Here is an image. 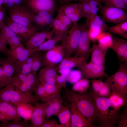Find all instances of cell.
<instances>
[{"label":"cell","instance_id":"obj_1","mask_svg":"<svg viewBox=\"0 0 127 127\" xmlns=\"http://www.w3.org/2000/svg\"><path fill=\"white\" fill-rule=\"evenodd\" d=\"M64 103H73L78 110L93 124L98 122L99 111L91 95L81 93L67 87L62 91Z\"/></svg>","mask_w":127,"mask_h":127},{"label":"cell","instance_id":"obj_2","mask_svg":"<svg viewBox=\"0 0 127 127\" xmlns=\"http://www.w3.org/2000/svg\"><path fill=\"white\" fill-rule=\"evenodd\" d=\"M105 82L111 91L117 93L127 99V63H119L118 70L109 76Z\"/></svg>","mask_w":127,"mask_h":127},{"label":"cell","instance_id":"obj_3","mask_svg":"<svg viewBox=\"0 0 127 127\" xmlns=\"http://www.w3.org/2000/svg\"><path fill=\"white\" fill-rule=\"evenodd\" d=\"M71 29L65 33L61 41V45L68 57L74 54L77 48L81 35L83 25L81 23H73Z\"/></svg>","mask_w":127,"mask_h":127},{"label":"cell","instance_id":"obj_4","mask_svg":"<svg viewBox=\"0 0 127 127\" xmlns=\"http://www.w3.org/2000/svg\"><path fill=\"white\" fill-rule=\"evenodd\" d=\"M0 101L11 103L21 102L35 103L38 101L35 96L16 89L11 84L0 89Z\"/></svg>","mask_w":127,"mask_h":127},{"label":"cell","instance_id":"obj_5","mask_svg":"<svg viewBox=\"0 0 127 127\" xmlns=\"http://www.w3.org/2000/svg\"><path fill=\"white\" fill-rule=\"evenodd\" d=\"M12 20L29 27L33 26L32 21L33 14L23 3L6 10Z\"/></svg>","mask_w":127,"mask_h":127},{"label":"cell","instance_id":"obj_6","mask_svg":"<svg viewBox=\"0 0 127 127\" xmlns=\"http://www.w3.org/2000/svg\"><path fill=\"white\" fill-rule=\"evenodd\" d=\"M103 19L116 24L127 20V14L122 9L111 5L101 4L100 8Z\"/></svg>","mask_w":127,"mask_h":127},{"label":"cell","instance_id":"obj_7","mask_svg":"<svg viewBox=\"0 0 127 127\" xmlns=\"http://www.w3.org/2000/svg\"><path fill=\"white\" fill-rule=\"evenodd\" d=\"M55 13L42 11L34 14L32 21V26L37 31H49L52 28Z\"/></svg>","mask_w":127,"mask_h":127},{"label":"cell","instance_id":"obj_8","mask_svg":"<svg viewBox=\"0 0 127 127\" xmlns=\"http://www.w3.org/2000/svg\"><path fill=\"white\" fill-rule=\"evenodd\" d=\"M4 20V22L20 37L22 44L27 42L37 32L36 28L33 26L28 27L12 20L6 14V11Z\"/></svg>","mask_w":127,"mask_h":127},{"label":"cell","instance_id":"obj_9","mask_svg":"<svg viewBox=\"0 0 127 127\" xmlns=\"http://www.w3.org/2000/svg\"><path fill=\"white\" fill-rule=\"evenodd\" d=\"M23 4L34 14L42 11L57 12L56 0H24Z\"/></svg>","mask_w":127,"mask_h":127},{"label":"cell","instance_id":"obj_10","mask_svg":"<svg viewBox=\"0 0 127 127\" xmlns=\"http://www.w3.org/2000/svg\"><path fill=\"white\" fill-rule=\"evenodd\" d=\"M81 73L84 78L93 79L106 75L105 66L98 65L87 61H83L76 67Z\"/></svg>","mask_w":127,"mask_h":127},{"label":"cell","instance_id":"obj_11","mask_svg":"<svg viewBox=\"0 0 127 127\" xmlns=\"http://www.w3.org/2000/svg\"><path fill=\"white\" fill-rule=\"evenodd\" d=\"M65 56V52L61 45H56L46 52L41 67L43 68L56 65L60 63Z\"/></svg>","mask_w":127,"mask_h":127},{"label":"cell","instance_id":"obj_12","mask_svg":"<svg viewBox=\"0 0 127 127\" xmlns=\"http://www.w3.org/2000/svg\"><path fill=\"white\" fill-rule=\"evenodd\" d=\"M32 52L21 43L12 49H8L3 53L13 63H18L25 61Z\"/></svg>","mask_w":127,"mask_h":127},{"label":"cell","instance_id":"obj_13","mask_svg":"<svg viewBox=\"0 0 127 127\" xmlns=\"http://www.w3.org/2000/svg\"><path fill=\"white\" fill-rule=\"evenodd\" d=\"M91 94L99 111L98 117V122L117 112L109 110L110 108H111V104L108 98L99 96L93 91Z\"/></svg>","mask_w":127,"mask_h":127},{"label":"cell","instance_id":"obj_14","mask_svg":"<svg viewBox=\"0 0 127 127\" xmlns=\"http://www.w3.org/2000/svg\"><path fill=\"white\" fill-rule=\"evenodd\" d=\"M59 8L69 17L72 23H77L82 17H84L81 2L67 3L59 5Z\"/></svg>","mask_w":127,"mask_h":127},{"label":"cell","instance_id":"obj_15","mask_svg":"<svg viewBox=\"0 0 127 127\" xmlns=\"http://www.w3.org/2000/svg\"><path fill=\"white\" fill-rule=\"evenodd\" d=\"M64 104L68 106L71 111L72 127H96L78 110L73 103Z\"/></svg>","mask_w":127,"mask_h":127},{"label":"cell","instance_id":"obj_16","mask_svg":"<svg viewBox=\"0 0 127 127\" xmlns=\"http://www.w3.org/2000/svg\"><path fill=\"white\" fill-rule=\"evenodd\" d=\"M83 27L77 49L74 54L75 56L82 57L89 55L91 52L90 40L88 35L89 29L85 22Z\"/></svg>","mask_w":127,"mask_h":127},{"label":"cell","instance_id":"obj_17","mask_svg":"<svg viewBox=\"0 0 127 127\" xmlns=\"http://www.w3.org/2000/svg\"><path fill=\"white\" fill-rule=\"evenodd\" d=\"M47 105L45 120L49 119L52 116H56L63 105L64 100L60 92L52 96L46 102Z\"/></svg>","mask_w":127,"mask_h":127},{"label":"cell","instance_id":"obj_18","mask_svg":"<svg viewBox=\"0 0 127 127\" xmlns=\"http://www.w3.org/2000/svg\"><path fill=\"white\" fill-rule=\"evenodd\" d=\"M0 112L3 119L8 121L21 122V118L17 113L16 109L11 103L0 101Z\"/></svg>","mask_w":127,"mask_h":127},{"label":"cell","instance_id":"obj_19","mask_svg":"<svg viewBox=\"0 0 127 127\" xmlns=\"http://www.w3.org/2000/svg\"><path fill=\"white\" fill-rule=\"evenodd\" d=\"M47 105L46 102L35 103L30 127H40L45 120Z\"/></svg>","mask_w":127,"mask_h":127},{"label":"cell","instance_id":"obj_20","mask_svg":"<svg viewBox=\"0 0 127 127\" xmlns=\"http://www.w3.org/2000/svg\"><path fill=\"white\" fill-rule=\"evenodd\" d=\"M110 48L117 56L119 63H127V42L116 36L112 37V42Z\"/></svg>","mask_w":127,"mask_h":127},{"label":"cell","instance_id":"obj_21","mask_svg":"<svg viewBox=\"0 0 127 127\" xmlns=\"http://www.w3.org/2000/svg\"><path fill=\"white\" fill-rule=\"evenodd\" d=\"M54 35L51 30L48 31H37L26 42L22 44L29 50L37 48Z\"/></svg>","mask_w":127,"mask_h":127},{"label":"cell","instance_id":"obj_22","mask_svg":"<svg viewBox=\"0 0 127 127\" xmlns=\"http://www.w3.org/2000/svg\"><path fill=\"white\" fill-rule=\"evenodd\" d=\"M0 33L7 44L9 45L11 49L22 43L20 37L4 22L0 29Z\"/></svg>","mask_w":127,"mask_h":127},{"label":"cell","instance_id":"obj_23","mask_svg":"<svg viewBox=\"0 0 127 127\" xmlns=\"http://www.w3.org/2000/svg\"><path fill=\"white\" fill-rule=\"evenodd\" d=\"M40 83L37 72H32L27 75L26 80L22 85L16 90L27 94H32L34 92L36 87Z\"/></svg>","mask_w":127,"mask_h":127},{"label":"cell","instance_id":"obj_24","mask_svg":"<svg viewBox=\"0 0 127 127\" xmlns=\"http://www.w3.org/2000/svg\"><path fill=\"white\" fill-rule=\"evenodd\" d=\"M107 50L99 44H93L91 48V58L90 62L98 65L105 66Z\"/></svg>","mask_w":127,"mask_h":127},{"label":"cell","instance_id":"obj_25","mask_svg":"<svg viewBox=\"0 0 127 127\" xmlns=\"http://www.w3.org/2000/svg\"><path fill=\"white\" fill-rule=\"evenodd\" d=\"M12 103L21 118L31 121L34 107L31 103L18 102Z\"/></svg>","mask_w":127,"mask_h":127},{"label":"cell","instance_id":"obj_26","mask_svg":"<svg viewBox=\"0 0 127 127\" xmlns=\"http://www.w3.org/2000/svg\"><path fill=\"white\" fill-rule=\"evenodd\" d=\"M89 56V55H87L78 57L74 56L68 57L65 56L58 66V69L62 68L71 69L74 67H76L82 62L87 61Z\"/></svg>","mask_w":127,"mask_h":127},{"label":"cell","instance_id":"obj_27","mask_svg":"<svg viewBox=\"0 0 127 127\" xmlns=\"http://www.w3.org/2000/svg\"><path fill=\"white\" fill-rule=\"evenodd\" d=\"M105 22L97 14L87 19L85 23L89 29H99L104 32L108 26Z\"/></svg>","mask_w":127,"mask_h":127},{"label":"cell","instance_id":"obj_28","mask_svg":"<svg viewBox=\"0 0 127 127\" xmlns=\"http://www.w3.org/2000/svg\"><path fill=\"white\" fill-rule=\"evenodd\" d=\"M0 64L9 84L15 73V63L6 57L0 58Z\"/></svg>","mask_w":127,"mask_h":127},{"label":"cell","instance_id":"obj_29","mask_svg":"<svg viewBox=\"0 0 127 127\" xmlns=\"http://www.w3.org/2000/svg\"><path fill=\"white\" fill-rule=\"evenodd\" d=\"M65 33L55 36L54 37L48 40L38 47L32 50V52H46L55 46L57 43L62 41L64 37Z\"/></svg>","mask_w":127,"mask_h":127},{"label":"cell","instance_id":"obj_30","mask_svg":"<svg viewBox=\"0 0 127 127\" xmlns=\"http://www.w3.org/2000/svg\"><path fill=\"white\" fill-rule=\"evenodd\" d=\"M107 98L111 102V108L115 111H119L122 107L127 104V99L117 93L111 91Z\"/></svg>","mask_w":127,"mask_h":127},{"label":"cell","instance_id":"obj_31","mask_svg":"<svg viewBox=\"0 0 127 127\" xmlns=\"http://www.w3.org/2000/svg\"><path fill=\"white\" fill-rule=\"evenodd\" d=\"M56 65H53L43 67L40 71L38 77L40 83L43 82L47 79L52 77H56L58 75L57 71L58 70Z\"/></svg>","mask_w":127,"mask_h":127},{"label":"cell","instance_id":"obj_32","mask_svg":"<svg viewBox=\"0 0 127 127\" xmlns=\"http://www.w3.org/2000/svg\"><path fill=\"white\" fill-rule=\"evenodd\" d=\"M56 116L61 124L64 125L66 127H72L71 111L67 105H63Z\"/></svg>","mask_w":127,"mask_h":127},{"label":"cell","instance_id":"obj_33","mask_svg":"<svg viewBox=\"0 0 127 127\" xmlns=\"http://www.w3.org/2000/svg\"><path fill=\"white\" fill-rule=\"evenodd\" d=\"M106 30L117 34L125 39H127V20L116 25L107 26Z\"/></svg>","mask_w":127,"mask_h":127},{"label":"cell","instance_id":"obj_34","mask_svg":"<svg viewBox=\"0 0 127 127\" xmlns=\"http://www.w3.org/2000/svg\"><path fill=\"white\" fill-rule=\"evenodd\" d=\"M90 82L87 79L83 78L81 79L74 83L71 90L78 92L84 93L89 87Z\"/></svg>","mask_w":127,"mask_h":127},{"label":"cell","instance_id":"obj_35","mask_svg":"<svg viewBox=\"0 0 127 127\" xmlns=\"http://www.w3.org/2000/svg\"><path fill=\"white\" fill-rule=\"evenodd\" d=\"M97 40L99 45L103 48L108 49L110 48L111 45L112 36L110 34L103 32L99 35Z\"/></svg>","mask_w":127,"mask_h":127},{"label":"cell","instance_id":"obj_36","mask_svg":"<svg viewBox=\"0 0 127 127\" xmlns=\"http://www.w3.org/2000/svg\"><path fill=\"white\" fill-rule=\"evenodd\" d=\"M34 92L36 99L38 101L40 100L42 102H46L52 96L49 95L48 94L43 84L41 83L36 87Z\"/></svg>","mask_w":127,"mask_h":127},{"label":"cell","instance_id":"obj_37","mask_svg":"<svg viewBox=\"0 0 127 127\" xmlns=\"http://www.w3.org/2000/svg\"><path fill=\"white\" fill-rule=\"evenodd\" d=\"M52 31L55 36L65 33L69 28L59 20L55 17L53 20Z\"/></svg>","mask_w":127,"mask_h":127},{"label":"cell","instance_id":"obj_38","mask_svg":"<svg viewBox=\"0 0 127 127\" xmlns=\"http://www.w3.org/2000/svg\"><path fill=\"white\" fill-rule=\"evenodd\" d=\"M33 64L25 61L15 63V73L19 72L27 75L32 72Z\"/></svg>","mask_w":127,"mask_h":127},{"label":"cell","instance_id":"obj_39","mask_svg":"<svg viewBox=\"0 0 127 127\" xmlns=\"http://www.w3.org/2000/svg\"><path fill=\"white\" fill-rule=\"evenodd\" d=\"M27 76L19 72L15 73L12 77L9 84L12 85L16 89H18L24 82Z\"/></svg>","mask_w":127,"mask_h":127},{"label":"cell","instance_id":"obj_40","mask_svg":"<svg viewBox=\"0 0 127 127\" xmlns=\"http://www.w3.org/2000/svg\"><path fill=\"white\" fill-rule=\"evenodd\" d=\"M0 127H30L28 120H24L21 122L8 121L2 119L0 121Z\"/></svg>","mask_w":127,"mask_h":127},{"label":"cell","instance_id":"obj_41","mask_svg":"<svg viewBox=\"0 0 127 127\" xmlns=\"http://www.w3.org/2000/svg\"><path fill=\"white\" fill-rule=\"evenodd\" d=\"M101 3L121 9L124 12L127 9V6L124 0H101Z\"/></svg>","mask_w":127,"mask_h":127},{"label":"cell","instance_id":"obj_42","mask_svg":"<svg viewBox=\"0 0 127 127\" xmlns=\"http://www.w3.org/2000/svg\"><path fill=\"white\" fill-rule=\"evenodd\" d=\"M56 17L69 28L72 26V22L69 17L58 7Z\"/></svg>","mask_w":127,"mask_h":127},{"label":"cell","instance_id":"obj_43","mask_svg":"<svg viewBox=\"0 0 127 127\" xmlns=\"http://www.w3.org/2000/svg\"><path fill=\"white\" fill-rule=\"evenodd\" d=\"M36 56L33 64L32 72H37L41 67V64L46 52L37 51Z\"/></svg>","mask_w":127,"mask_h":127},{"label":"cell","instance_id":"obj_44","mask_svg":"<svg viewBox=\"0 0 127 127\" xmlns=\"http://www.w3.org/2000/svg\"><path fill=\"white\" fill-rule=\"evenodd\" d=\"M44 85L46 91L50 96L56 95L62 90V88L56 84H50L45 83H41Z\"/></svg>","mask_w":127,"mask_h":127},{"label":"cell","instance_id":"obj_45","mask_svg":"<svg viewBox=\"0 0 127 127\" xmlns=\"http://www.w3.org/2000/svg\"><path fill=\"white\" fill-rule=\"evenodd\" d=\"M82 76L79 70H71L68 75L67 81L71 83H74L81 79Z\"/></svg>","mask_w":127,"mask_h":127},{"label":"cell","instance_id":"obj_46","mask_svg":"<svg viewBox=\"0 0 127 127\" xmlns=\"http://www.w3.org/2000/svg\"><path fill=\"white\" fill-rule=\"evenodd\" d=\"M24 0H4L3 6L6 10L23 4Z\"/></svg>","mask_w":127,"mask_h":127},{"label":"cell","instance_id":"obj_47","mask_svg":"<svg viewBox=\"0 0 127 127\" xmlns=\"http://www.w3.org/2000/svg\"><path fill=\"white\" fill-rule=\"evenodd\" d=\"M67 77V76L62 75H58L56 77L55 84L62 88L65 89L67 87L66 83Z\"/></svg>","mask_w":127,"mask_h":127},{"label":"cell","instance_id":"obj_48","mask_svg":"<svg viewBox=\"0 0 127 127\" xmlns=\"http://www.w3.org/2000/svg\"><path fill=\"white\" fill-rule=\"evenodd\" d=\"M111 92V90L109 85L105 82L104 85L101 88L98 93L96 94L100 97H107Z\"/></svg>","mask_w":127,"mask_h":127},{"label":"cell","instance_id":"obj_49","mask_svg":"<svg viewBox=\"0 0 127 127\" xmlns=\"http://www.w3.org/2000/svg\"><path fill=\"white\" fill-rule=\"evenodd\" d=\"M117 127H127V109L124 110L122 114L118 123Z\"/></svg>","mask_w":127,"mask_h":127},{"label":"cell","instance_id":"obj_50","mask_svg":"<svg viewBox=\"0 0 127 127\" xmlns=\"http://www.w3.org/2000/svg\"><path fill=\"white\" fill-rule=\"evenodd\" d=\"M80 2L82 4L84 17L87 19H88L91 15V8L87 2L85 0H83Z\"/></svg>","mask_w":127,"mask_h":127},{"label":"cell","instance_id":"obj_51","mask_svg":"<svg viewBox=\"0 0 127 127\" xmlns=\"http://www.w3.org/2000/svg\"><path fill=\"white\" fill-rule=\"evenodd\" d=\"M103 31L99 29H89L88 35L90 40L93 42L97 40L99 35Z\"/></svg>","mask_w":127,"mask_h":127},{"label":"cell","instance_id":"obj_52","mask_svg":"<svg viewBox=\"0 0 127 127\" xmlns=\"http://www.w3.org/2000/svg\"><path fill=\"white\" fill-rule=\"evenodd\" d=\"M9 84L3 68L0 64V89Z\"/></svg>","mask_w":127,"mask_h":127},{"label":"cell","instance_id":"obj_53","mask_svg":"<svg viewBox=\"0 0 127 127\" xmlns=\"http://www.w3.org/2000/svg\"><path fill=\"white\" fill-rule=\"evenodd\" d=\"M59 124L55 119L45 120L40 127H57Z\"/></svg>","mask_w":127,"mask_h":127},{"label":"cell","instance_id":"obj_54","mask_svg":"<svg viewBox=\"0 0 127 127\" xmlns=\"http://www.w3.org/2000/svg\"><path fill=\"white\" fill-rule=\"evenodd\" d=\"M6 41L2 37L0 33V53H3L8 49Z\"/></svg>","mask_w":127,"mask_h":127},{"label":"cell","instance_id":"obj_55","mask_svg":"<svg viewBox=\"0 0 127 127\" xmlns=\"http://www.w3.org/2000/svg\"><path fill=\"white\" fill-rule=\"evenodd\" d=\"M90 81L91 83L93 91L97 94L99 92L101 88L98 83V80L92 79Z\"/></svg>","mask_w":127,"mask_h":127},{"label":"cell","instance_id":"obj_56","mask_svg":"<svg viewBox=\"0 0 127 127\" xmlns=\"http://www.w3.org/2000/svg\"><path fill=\"white\" fill-rule=\"evenodd\" d=\"M71 70V68H62L58 69V71L61 75L68 77Z\"/></svg>","mask_w":127,"mask_h":127},{"label":"cell","instance_id":"obj_57","mask_svg":"<svg viewBox=\"0 0 127 127\" xmlns=\"http://www.w3.org/2000/svg\"><path fill=\"white\" fill-rule=\"evenodd\" d=\"M6 11V9L3 8L0 10V29L2 27L4 23V19Z\"/></svg>","mask_w":127,"mask_h":127},{"label":"cell","instance_id":"obj_58","mask_svg":"<svg viewBox=\"0 0 127 127\" xmlns=\"http://www.w3.org/2000/svg\"><path fill=\"white\" fill-rule=\"evenodd\" d=\"M83 0H56V1L59 6L74 1H78L80 2Z\"/></svg>","mask_w":127,"mask_h":127},{"label":"cell","instance_id":"obj_59","mask_svg":"<svg viewBox=\"0 0 127 127\" xmlns=\"http://www.w3.org/2000/svg\"><path fill=\"white\" fill-rule=\"evenodd\" d=\"M98 82L101 88L104 85L105 82H103L102 80H98Z\"/></svg>","mask_w":127,"mask_h":127},{"label":"cell","instance_id":"obj_60","mask_svg":"<svg viewBox=\"0 0 127 127\" xmlns=\"http://www.w3.org/2000/svg\"><path fill=\"white\" fill-rule=\"evenodd\" d=\"M4 0H0V10L2 9L3 8V4Z\"/></svg>","mask_w":127,"mask_h":127},{"label":"cell","instance_id":"obj_61","mask_svg":"<svg viewBox=\"0 0 127 127\" xmlns=\"http://www.w3.org/2000/svg\"><path fill=\"white\" fill-rule=\"evenodd\" d=\"M3 118L2 114L0 112V121Z\"/></svg>","mask_w":127,"mask_h":127},{"label":"cell","instance_id":"obj_62","mask_svg":"<svg viewBox=\"0 0 127 127\" xmlns=\"http://www.w3.org/2000/svg\"><path fill=\"white\" fill-rule=\"evenodd\" d=\"M95 0L100 3H101V0Z\"/></svg>","mask_w":127,"mask_h":127}]
</instances>
